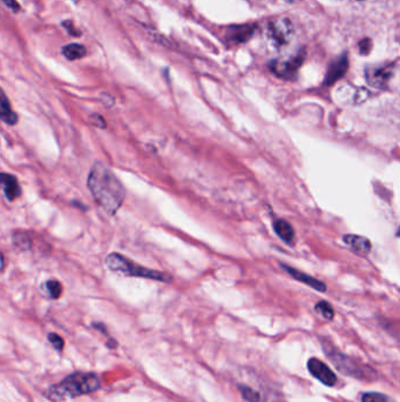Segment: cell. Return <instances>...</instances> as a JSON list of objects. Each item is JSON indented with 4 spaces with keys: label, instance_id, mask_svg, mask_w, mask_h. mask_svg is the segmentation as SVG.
Here are the masks:
<instances>
[{
    "label": "cell",
    "instance_id": "1",
    "mask_svg": "<svg viewBox=\"0 0 400 402\" xmlns=\"http://www.w3.org/2000/svg\"><path fill=\"white\" fill-rule=\"evenodd\" d=\"M88 188L99 207L112 217L123 206L126 192L115 174L101 162H95L87 180Z\"/></svg>",
    "mask_w": 400,
    "mask_h": 402
},
{
    "label": "cell",
    "instance_id": "2",
    "mask_svg": "<svg viewBox=\"0 0 400 402\" xmlns=\"http://www.w3.org/2000/svg\"><path fill=\"white\" fill-rule=\"evenodd\" d=\"M100 387V380L94 373H74L60 384L53 386L47 395L49 398L60 401L66 398H77L80 395L89 394Z\"/></svg>",
    "mask_w": 400,
    "mask_h": 402
},
{
    "label": "cell",
    "instance_id": "3",
    "mask_svg": "<svg viewBox=\"0 0 400 402\" xmlns=\"http://www.w3.org/2000/svg\"><path fill=\"white\" fill-rule=\"evenodd\" d=\"M106 264L108 266L109 269L116 273L127 275V276H135V278H144L155 280V281L169 282L172 281V276L162 272L154 271V269H148V268L135 264L126 257H123L121 254L112 253L109 254L106 259Z\"/></svg>",
    "mask_w": 400,
    "mask_h": 402
},
{
    "label": "cell",
    "instance_id": "4",
    "mask_svg": "<svg viewBox=\"0 0 400 402\" xmlns=\"http://www.w3.org/2000/svg\"><path fill=\"white\" fill-rule=\"evenodd\" d=\"M324 352L327 353V358L332 361L336 368L342 373L346 374L349 377H354L361 380H373L375 379V370L368 366H363L356 360L344 355L331 345L330 342L323 341Z\"/></svg>",
    "mask_w": 400,
    "mask_h": 402
},
{
    "label": "cell",
    "instance_id": "5",
    "mask_svg": "<svg viewBox=\"0 0 400 402\" xmlns=\"http://www.w3.org/2000/svg\"><path fill=\"white\" fill-rule=\"evenodd\" d=\"M294 26L287 18H278L268 25L265 38L271 49L282 51L292 42Z\"/></svg>",
    "mask_w": 400,
    "mask_h": 402
},
{
    "label": "cell",
    "instance_id": "6",
    "mask_svg": "<svg viewBox=\"0 0 400 402\" xmlns=\"http://www.w3.org/2000/svg\"><path fill=\"white\" fill-rule=\"evenodd\" d=\"M308 370L313 377H316L317 380L327 387H332L337 382V377L335 375L334 372L316 358H311L308 361Z\"/></svg>",
    "mask_w": 400,
    "mask_h": 402
},
{
    "label": "cell",
    "instance_id": "7",
    "mask_svg": "<svg viewBox=\"0 0 400 402\" xmlns=\"http://www.w3.org/2000/svg\"><path fill=\"white\" fill-rule=\"evenodd\" d=\"M281 266L285 272H288L289 274L292 275V278L297 280V281L306 284V286H309L311 288L316 289L318 292H327V285H325L323 281L318 280V279L313 278L311 275L306 274V273H303V272L299 271V269L290 267L288 264H282Z\"/></svg>",
    "mask_w": 400,
    "mask_h": 402
},
{
    "label": "cell",
    "instance_id": "8",
    "mask_svg": "<svg viewBox=\"0 0 400 402\" xmlns=\"http://www.w3.org/2000/svg\"><path fill=\"white\" fill-rule=\"evenodd\" d=\"M391 74L392 71L390 66L371 67L366 71V78L369 84L377 88H383L387 84V81L390 80Z\"/></svg>",
    "mask_w": 400,
    "mask_h": 402
},
{
    "label": "cell",
    "instance_id": "9",
    "mask_svg": "<svg viewBox=\"0 0 400 402\" xmlns=\"http://www.w3.org/2000/svg\"><path fill=\"white\" fill-rule=\"evenodd\" d=\"M0 186L3 187L4 193L7 200L14 201L20 197L21 188L18 179L12 174L0 173Z\"/></svg>",
    "mask_w": 400,
    "mask_h": 402
},
{
    "label": "cell",
    "instance_id": "10",
    "mask_svg": "<svg viewBox=\"0 0 400 402\" xmlns=\"http://www.w3.org/2000/svg\"><path fill=\"white\" fill-rule=\"evenodd\" d=\"M344 241L348 246L351 247L352 250L362 255H366L371 252L373 245L370 243L369 239H366L365 236H356V234H348L343 236Z\"/></svg>",
    "mask_w": 400,
    "mask_h": 402
},
{
    "label": "cell",
    "instance_id": "11",
    "mask_svg": "<svg viewBox=\"0 0 400 402\" xmlns=\"http://www.w3.org/2000/svg\"><path fill=\"white\" fill-rule=\"evenodd\" d=\"M0 119L11 126L18 123L17 113L11 107L10 100L1 88H0Z\"/></svg>",
    "mask_w": 400,
    "mask_h": 402
},
{
    "label": "cell",
    "instance_id": "12",
    "mask_svg": "<svg viewBox=\"0 0 400 402\" xmlns=\"http://www.w3.org/2000/svg\"><path fill=\"white\" fill-rule=\"evenodd\" d=\"M274 229L276 234L281 238L285 243H292L295 240V231L288 221L283 219H277L274 222Z\"/></svg>",
    "mask_w": 400,
    "mask_h": 402
},
{
    "label": "cell",
    "instance_id": "13",
    "mask_svg": "<svg viewBox=\"0 0 400 402\" xmlns=\"http://www.w3.org/2000/svg\"><path fill=\"white\" fill-rule=\"evenodd\" d=\"M301 63H302V58L296 56L294 59L287 60V61H283V63H276V65L273 66V70L276 72L277 75L288 78L289 75H292V74L295 73L296 70L299 68Z\"/></svg>",
    "mask_w": 400,
    "mask_h": 402
},
{
    "label": "cell",
    "instance_id": "14",
    "mask_svg": "<svg viewBox=\"0 0 400 402\" xmlns=\"http://www.w3.org/2000/svg\"><path fill=\"white\" fill-rule=\"evenodd\" d=\"M86 53H87V49L80 44H70L63 47V54L68 60L81 59L86 56Z\"/></svg>",
    "mask_w": 400,
    "mask_h": 402
},
{
    "label": "cell",
    "instance_id": "15",
    "mask_svg": "<svg viewBox=\"0 0 400 402\" xmlns=\"http://www.w3.org/2000/svg\"><path fill=\"white\" fill-rule=\"evenodd\" d=\"M13 243L20 250H30L32 246V240L26 233L18 232L13 234Z\"/></svg>",
    "mask_w": 400,
    "mask_h": 402
},
{
    "label": "cell",
    "instance_id": "16",
    "mask_svg": "<svg viewBox=\"0 0 400 402\" xmlns=\"http://www.w3.org/2000/svg\"><path fill=\"white\" fill-rule=\"evenodd\" d=\"M315 310L318 312L327 320H332L334 319V310L330 306V303H327V301H320V303H317L316 306H315Z\"/></svg>",
    "mask_w": 400,
    "mask_h": 402
},
{
    "label": "cell",
    "instance_id": "17",
    "mask_svg": "<svg viewBox=\"0 0 400 402\" xmlns=\"http://www.w3.org/2000/svg\"><path fill=\"white\" fill-rule=\"evenodd\" d=\"M46 288H47V292L49 293V296L52 299H58L63 293V286L56 280H49L46 282Z\"/></svg>",
    "mask_w": 400,
    "mask_h": 402
},
{
    "label": "cell",
    "instance_id": "18",
    "mask_svg": "<svg viewBox=\"0 0 400 402\" xmlns=\"http://www.w3.org/2000/svg\"><path fill=\"white\" fill-rule=\"evenodd\" d=\"M362 402H394L392 398L380 393H365L363 394Z\"/></svg>",
    "mask_w": 400,
    "mask_h": 402
},
{
    "label": "cell",
    "instance_id": "19",
    "mask_svg": "<svg viewBox=\"0 0 400 402\" xmlns=\"http://www.w3.org/2000/svg\"><path fill=\"white\" fill-rule=\"evenodd\" d=\"M239 391L243 398H246L248 402H260V394L256 391H254L253 388L246 387V386H239Z\"/></svg>",
    "mask_w": 400,
    "mask_h": 402
},
{
    "label": "cell",
    "instance_id": "20",
    "mask_svg": "<svg viewBox=\"0 0 400 402\" xmlns=\"http://www.w3.org/2000/svg\"><path fill=\"white\" fill-rule=\"evenodd\" d=\"M49 340L54 348L58 349V351H63L65 342H63V338L60 335L56 334V333H51V334H49Z\"/></svg>",
    "mask_w": 400,
    "mask_h": 402
},
{
    "label": "cell",
    "instance_id": "21",
    "mask_svg": "<svg viewBox=\"0 0 400 402\" xmlns=\"http://www.w3.org/2000/svg\"><path fill=\"white\" fill-rule=\"evenodd\" d=\"M89 121H91L93 126L99 127V128H106L107 127L106 120L100 114H92Z\"/></svg>",
    "mask_w": 400,
    "mask_h": 402
},
{
    "label": "cell",
    "instance_id": "22",
    "mask_svg": "<svg viewBox=\"0 0 400 402\" xmlns=\"http://www.w3.org/2000/svg\"><path fill=\"white\" fill-rule=\"evenodd\" d=\"M63 26L66 28V31L70 33V35H74V37H80L81 32L77 30L75 26H74L73 21L67 20L63 21Z\"/></svg>",
    "mask_w": 400,
    "mask_h": 402
},
{
    "label": "cell",
    "instance_id": "23",
    "mask_svg": "<svg viewBox=\"0 0 400 402\" xmlns=\"http://www.w3.org/2000/svg\"><path fill=\"white\" fill-rule=\"evenodd\" d=\"M3 3L5 4L8 8L14 11V12L20 11V5L17 3V0H3Z\"/></svg>",
    "mask_w": 400,
    "mask_h": 402
},
{
    "label": "cell",
    "instance_id": "24",
    "mask_svg": "<svg viewBox=\"0 0 400 402\" xmlns=\"http://www.w3.org/2000/svg\"><path fill=\"white\" fill-rule=\"evenodd\" d=\"M93 326H94V327L96 328V329H99V331H101L102 333H107V331H106L105 324H93Z\"/></svg>",
    "mask_w": 400,
    "mask_h": 402
},
{
    "label": "cell",
    "instance_id": "25",
    "mask_svg": "<svg viewBox=\"0 0 400 402\" xmlns=\"http://www.w3.org/2000/svg\"><path fill=\"white\" fill-rule=\"evenodd\" d=\"M4 267H5V261H4V255L0 253V273L4 271Z\"/></svg>",
    "mask_w": 400,
    "mask_h": 402
}]
</instances>
